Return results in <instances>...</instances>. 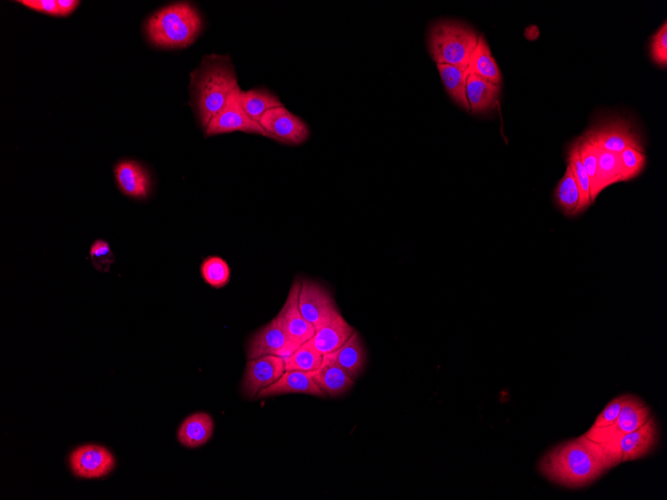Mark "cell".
<instances>
[{"label":"cell","mask_w":667,"mask_h":500,"mask_svg":"<svg viewBox=\"0 0 667 500\" xmlns=\"http://www.w3.org/2000/svg\"><path fill=\"white\" fill-rule=\"evenodd\" d=\"M608 469L597 443L585 435L552 448L539 462L542 477L568 488L592 485Z\"/></svg>","instance_id":"1"},{"label":"cell","mask_w":667,"mask_h":500,"mask_svg":"<svg viewBox=\"0 0 667 500\" xmlns=\"http://www.w3.org/2000/svg\"><path fill=\"white\" fill-rule=\"evenodd\" d=\"M190 79L192 106L205 129L225 107L231 94L240 88L231 59L207 55Z\"/></svg>","instance_id":"2"},{"label":"cell","mask_w":667,"mask_h":500,"mask_svg":"<svg viewBox=\"0 0 667 500\" xmlns=\"http://www.w3.org/2000/svg\"><path fill=\"white\" fill-rule=\"evenodd\" d=\"M202 30V18L189 3H177L159 9L146 25L149 42L159 49H185Z\"/></svg>","instance_id":"3"},{"label":"cell","mask_w":667,"mask_h":500,"mask_svg":"<svg viewBox=\"0 0 667 500\" xmlns=\"http://www.w3.org/2000/svg\"><path fill=\"white\" fill-rule=\"evenodd\" d=\"M479 35L461 23L442 22L433 26L428 36V49L437 64H449L468 69Z\"/></svg>","instance_id":"4"},{"label":"cell","mask_w":667,"mask_h":500,"mask_svg":"<svg viewBox=\"0 0 667 500\" xmlns=\"http://www.w3.org/2000/svg\"><path fill=\"white\" fill-rule=\"evenodd\" d=\"M660 440L656 421L652 417L643 427L626 433L608 445H597L608 468H613L626 461L641 459L653 452ZM596 443V442H595Z\"/></svg>","instance_id":"5"},{"label":"cell","mask_w":667,"mask_h":500,"mask_svg":"<svg viewBox=\"0 0 667 500\" xmlns=\"http://www.w3.org/2000/svg\"><path fill=\"white\" fill-rule=\"evenodd\" d=\"M652 411L647 404L636 396L628 394L624 407L616 421L606 428L598 430H588L585 436L597 443V445H608L626 433L640 429L652 418Z\"/></svg>","instance_id":"6"},{"label":"cell","mask_w":667,"mask_h":500,"mask_svg":"<svg viewBox=\"0 0 667 500\" xmlns=\"http://www.w3.org/2000/svg\"><path fill=\"white\" fill-rule=\"evenodd\" d=\"M584 137L590 144L609 153L619 154L628 147L644 151L640 135L625 119L604 122L587 131Z\"/></svg>","instance_id":"7"},{"label":"cell","mask_w":667,"mask_h":500,"mask_svg":"<svg viewBox=\"0 0 667 500\" xmlns=\"http://www.w3.org/2000/svg\"><path fill=\"white\" fill-rule=\"evenodd\" d=\"M299 348L294 345L286 332L282 315L279 313L269 324L255 333L248 342V360L263 356L287 357Z\"/></svg>","instance_id":"8"},{"label":"cell","mask_w":667,"mask_h":500,"mask_svg":"<svg viewBox=\"0 0 667 500\" xmlns=\"http://www.w3.org/2000/svg\"><path fill=\"white\" fill-rule=\"evenodd\" d=\"M240 88L231 94L225 107L204 129L207 137L232 134L236 131L269 137L258 122L246 115L240 101Z\"/></svg>","instance_id":"9"},{"label":"cell","mask_w":667,"mask_h":500,"mask_svg":"<svg viewBox=\"0 0 667 500\" xmlns=\"http://www.w3.org/2000/svg\"><path fill=\"white\" fill-rule=\"evenodd\" d=\"M260 125L269 138L284 144L300 145L310 136L307 125L284 106L267 111L260 120Z\"/></svg>","instance_id":"10"},{"label":"cell","mask_w":667,"mask_h":500,"mask_svg":"<svg viewBox=\"0 0 667 500\" xmlns=\"http://www.w3.org/2000/svg\"><path fill=\"white\" fill-rule=\"evenodd\" d=\"M286 372L284 357L263 356L248 361L241 390L246 398L253 400L258 394L268 388Z\"/></svg>","instance_id":"11"},{"label":"cell","mask_w":667,"mask_h":500,"mask_svg":"<svg viewBox=\"0 0 667 500\" xmlns=\"http://www.w3.org/2000/svg\"><path fill=\"white\" fill-rule=\"evenodd\" d=\"M298 304L303 317L316 329L338 312L329 291L310 280L301 282Z\"/></svg>","instance_id":"12"},{"label":"cell","mask_w":667,"mask_h":500,"mask_svg":"<svg viewBox=\"0 0 667 500\" xmlns=\"http://www.w3.org/2000/svg\"><path fill=\"white\" fill-rule=\"evenodd\" d=\"M70 465L75 477L101 478L108 476L116 468V458L107 448L85 445L71 452Z\"/></svg>","instance_id":"13"},{"label":"cell","mask_w":667,"mask_h":500,"mask_svg":"<svg viewBox=\"0 0 667 500\" xmlns=\"http://www.w3.org/2000/svg\"><path fill=\"white\" fill-rule=\"evenodd\" d=\"M114 177L122 194L146 200L152 189V179L145 165L135 160H122L114 167Z\"/></svg>","instance_id":"14"},{"label":"cell","mask_w":667,"mask_h":500,"mask_svg":"<svg viewBox=\"0 0 667 500\" xmlns=\"http://www.w3.org/2000/svg\"><path fill=\"white\" fill-rule=\"evenodd\" d=\"M301 282H294L283 309L280 310L283 324L291 342L300 347L312 339L316 328L308 322L300 312L298 300Z\"/></svg>","instance_id":"15"},{"label":"cell","mask_w":667,"mask_h":500,"mask_svg":"<svg viewBox=\"0 0 667 500\" xmlns=\"http://www.w3.org/2000/svg\"><path fill=\"white\" fill-rule=\"evenodd\" d=\"M303 394L323 398L325 396L320 386L314 380L313 374L301 371H286L280 379L261 391L257 399L269 398V396Z\"/></svg>","instance_id":"16"},{"label":"cell","mask_w":667,"mask_h":500,"mask_svg":"<svg viewBox=\"0 0 667 500\" xmlns=\"http://www.w3.org/2000/svg\"><path fill=\"white\" fill-rule=\"evenodd\" d=\"M354 332V328L349 325L338 310L316 329V333L311 341L323 355H327L338 350Z\"/></svg>","instance_id":"17"},{"label":"cell","mask_w":667,"mask_h":500,"mask_svg":"<svg viewBox=\"0 0 667 500\" xmlns=\"http://www.w3.org/2000/svg\"><path fill=\"white\" fill-rule=\"evenodd\" d=\"M213 432L214 421L211 414L196 412L181 423L177 439L181 446L197 449L206 445L211 440Z\"/></svg>","instance_id":"18"},{"label":"cell","mask_w":667,"mask_h":500,"mask_svg":"<svg viewBox=\"0 0 667 500\" xmlns=\"http://www.w3.org/2000/svg\"><path fill=\"white\" fill-rule=\"evenodd\" d=\"M330 361L338 365L352 380H357L363 372L366 364V354L359 334L352 333L348 341L335 352L324 355Z\"/></svg>","instance_id":"19"},{"label":"cell","mask_w":667,"mask_h":500,"mask_svg":"<svg viewBox=\"0 0 667 500\" xmlns=\"http://www.w3.org/2000/svg\"><path fill=\"white\" fill-rule=\"evenodd\" d=\"M312 374L320 389L331 398L345 394L355 384L344 370L326 356H323L319 370Z\"/></svg>","instance_id":"20"},{"label":"cell","mask_w":667,"mask_h":500,"mask_svg":"<svg viewBox=\"0 0 667 500\" xmlns=\"http://www.w3.org/2000/svg\"><path fill=\"white\" fill-rule=\"evenodd\" d=\"M500 90V85L493 84L478 75L470 74L466 79L465 93L471 111L481 113L494 108Z\"/></svg>","instance_id":"21"},{"label":"cell","mask_w":667,"mask_h":500,"mask_svg":"<svg viewBox=\"0 0 667 500\" xmlns=\"http://www.w3.org/2000/svg\"><path fill=\"white\" fill-rule=\"evenodd\" d=\"M466 71H468L469 75H478V77L493 84L501 85L502 74L499 65L493 58L490 46L483 35L479 36L478 45H476L472 54Z\"/></svg>","instance_id":"22"},{"label":"cell","mask_w":667,"mask_h":500,"mask_svg":"<svg viewBox=\"0 0 667 500\" xmlns=\"http://www.w3.org/2000/svg\"><path fill=\"white\" fill-rule=\"evenodd\" d=\"M619 182H625V179L618 154L597 148V174L595 200H597L598 195L605 189Z\"/></svg>","instance_id":"23"},{"label":"cell","mask_w":667,"mask_h":500,"mask_svg":"<svg viewBox=\"0 0 667 500\" xmlns=\"http://www.w3.org/2000/svg\"><path fill=\"white\" fill-rule=\"evenodd\" d=\"M555 201L559 209L568 218H573V217L578 216V209L580 203L579 188L573 170H571L568 164L564 177L560 179L556 188Z\"/></svg>","instance_id":"24"},{"label":"cell","mask_w":667,"mask_h":500,"mask_svg":"<svg viewBox=\"0 0 667 500\" xmlns=\"http://www.w3.org/2000/svg\"><path fill=\"white\" fill-rule=\"evenodd\" d=\"M240 101L246 115L258 122V124H260V120L267 111L283 107L278 97L265 89H254L246 92L241 90Z\"/></svg>","instance_id":"25"},{"label":"cell","mask_w":667,"mask_h":500,"mask_svg":"<svg viewBox=\"0 0 667 500\" xmlns=\"http://www.w3.org/2000/svg\"><path fill=\"white\" fill-rule=\"evenodd\" d=\"M440 71L441 79L447 93L452 99L462 108L471 111L468 99H466V79L468 71L449 64H437Z\"/></svg>","instance_id":"26"},{"label":"cell","mask_w":667,"mask_h":500,"mask_svg":"<svg viewBox=\"0 0 667 500\" xmlns=\"http://www.w3.org/2000/svg\"><path fill=\"white\" fill-rule=\"evenodd\" d=\"M323 356L324 355L310 339L292 355L284 358L285 369L286 371L316 372L323 363Z\"/></svg>","instance_id":"27"},{"label":"cell","mask_w":667,"mask_h":500,"mask_svg":"<svg viewBox=\"0 0 667 500\" xmlns=\"http://www.w3.org/2000/svg\"><path fill=\"white\" fill-rule=\"evenodd\" d=\"M568 155V163L573 170L579 188L580 203L578 209V215H579L585 212L593 202L590 199L589 179L583 162H581L578 141L570 146Z\"/></svg>","instance_id":"28"},{"label":"cell","mask_w":667,"mask_h":500,"mask_svg":"<svg viewBox=\"0 0 667 500\" xmlns=\"http://www.w3.org/2000/svg\"><path fill=\"white\" fill-rule=\"evenodd\" d=\"M200 273L207 285L214 289H222L231 280V269L221 257H207L200 266Z\"/></svg>","instance_id":"29"},{"label":"cell","mask_w":667,"mask_h":500,"mask_svg":"<svg viewBox=\"0 0 667 500\" xmlns=\"http://www.w3.org/2000/svg\"><path fill=\"white\" fill-rule=\"evenodd\" d=\"M621 162L625 181H634L640 176L646 166L644 151L628 147L618 154Z\"/></svg>","instance_id":"30"},{"label":"cell","mask_w":667,"mask_h":500,"mask_svg":"<svg viewBox=\"0 0 667 500\" xmlns=\"http://www.w3.org/2000/svg\"><path fill=\"white\" fill-rule=\"evenodd\" d=\"M577 141L581 162H583L584 167L589 179L590 199H592V202L595 203V191L597 174V148L593 144H590L584 136L580 137Z\"/></svg>","instance_id":"31"},{"label":"cell","mask_w":667,"mask_h":500,"mask_svg":"<svg viewBox=\"0 0 667 500\" xmlns=\"http://www.w3.org/2000/svg\"><path fill=\"white\" fill-rule=\"evenodd\" d=\"M89 257L95 269L101 273H108L116 263V256L108 241L95 240L89 249Z\"/></svg>","instance_id":"32"},{"label":"cell","mask_w":667,"mask_h":500,"mask_svg":"<svg viewBox=\"0 0 667 500\" xmlns=\"http://www.w3.org/2000/svg\"><path fill=\"white\" fill-rule=\"evenodd\" d=\"M628 394L619 395L609 403L602 413L597 417L593 427L589 430H598L611 426L621 413Z\"/></svg>","instance_id":"33"},{"label":"cell","mask_w":667,"mask_h":500,"mask_svg":"<svg viewBox=\"0 0 667 500\" xmlns=\"http://www.w3.org/2000/svg\"><path fill=\"white\" fill-rule=\"evenodd\" d=\"M651 55L653 60L665 69L667 66V23L665 22L652 37Z\"/></svg>","instance_id":"34"},{"label":"cell","mask_w":667,"mask_h":500,"mask_svg":"<svg viewBox=\"0 0 667 500\" xmlns=\"http://www.w3.org/2000/svg\"><path fill=\"white\" fill-rule=\"evenodd\" d=\"M17 3L36 13L61 17V9L59 4H57V0L56 2L55 0H23V2Z\"/></svg>","instance_id":"35"},{"label":"cell","mask_w":667,"mask_h":500,"mask_svg":"<svg viewBox=\"0 0 667 500\" xmlns=\"http://www.w3.org/2000/svg\"><path fill=\"white\" fill-rule=\"evenodd\" d=\"M57 4H59L61 17H66L76 11L80 2H76V0H57Z\"/></svg>","instance_id":"36"}]
</instances>
